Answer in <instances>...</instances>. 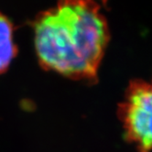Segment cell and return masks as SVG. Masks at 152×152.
<instances>
[{
    "instance_id": "obj_2",
    "label": "cell",
    "mask_w": 152,
    "mask_h": 152,
    "mask_svg": "<svg viewBox=\"0 0 152 152\" xmlns=\"http://www.w3.org/2000/svg\"><path fill=\"white\" fill-rule=\"evenodd\" d=\"M151 85L142 80L130 82L123 102L118 106L125 137L135 145L138 152H148L151 148Z\"/></svg>"
},
{
    "instance_id": "obj_3",
    "label": "cell",
    "mask_w": 152,
    "mask_h": 152,
    "mask_svg": "<svg viewBox=\"0 0 152 152\" xmlns=\"http://www.w3.org/2000/svg\"><path fill=\"white\" fill-rule=\"evenodd\" d=\"M17 54L13 39V25L0 13V73L5 72Z\"/></svg>"
},
{
    "instance_id": "obj_1",
    "label": "cell",
    "mask_w": 152,
    "mask_h": 152,
    "mask_svg": "<svg viewBox=\"0 0 152 152\" xmlns=\"http://www.w3.org/2000/svg\"><path fill=\"white\" fill-rule=\"evenodd\" d=\"M107 0H58L33 22L41 66L74 80L95 82L110 39L102 7Z\"/></svg>"
}]
</instances>
